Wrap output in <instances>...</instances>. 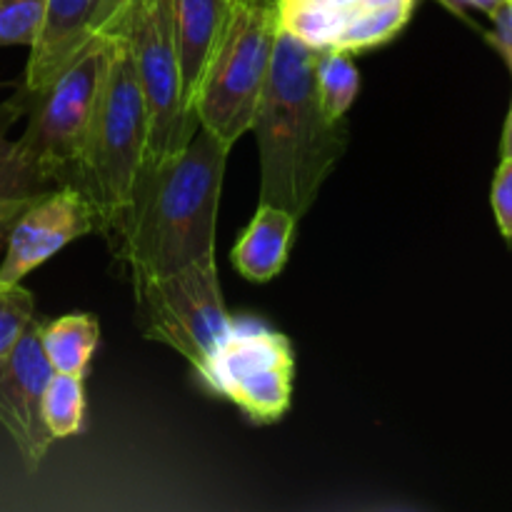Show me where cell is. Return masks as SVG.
I'll return each instance as SVG.
<instances>
[{"label":"cell","mask_w":512,"mask_h":512,"mask_svg":"<svg viewBox=\"0 0 512 512\" xmlns=\"http://www.w3.org/2000/svg\"><path fill=\"white\" fill-rule=\"evenodd\" d=\"M143 335L183 355L195 373L210 363L233 328L215 258L135 283Z\"/></svg>","instance_id":"obj_6"},{"label":"cell","mask_w":512,"mask_h":512,"mask_svg":"<svg viewBox=\"0 0 512 512\" xmlns=\"http://www.w3.org/2000/svg\"><path fill=\"white\" fill-rule=\"evenodd\" d=\"M503 158H512V108L508 115V123H505V133H503Z\"/></svg>","instance_id":"obj_25"},{"label":"cell","mask_w":512,"mask_h":512,"mask_svg":"<svg viewBox=\"0 0 512 512\" xmlns=\"http://www.w3.org/2000/svg\"><path fill=\"white\" fill-rule=\"evenodd\" d=\"M490 18H493V30L488 33V40L498 48L512 73V0L500 5Z\"/></svg>","instance_id":"obj_23"},{"label":"cell","mask_w":512,"mask_h":512,"mask_svg":"<svg viewBox=\"0 0 512 512\" xmlns=\"http://www.w3.org/2000/svg\"><path fill=\"white\" fill-rule=\"evenodd\" d=\"M443 3L453 10L473 8V10H480V13L493 15L495 10H498L503 3H508V0H443Z\"/></svg>","instance_id":"obj_24"},{"label":"cell","mask_w":512,"mask_h":512,"mask_svg":"<svg viewBox=\"0 0 512 512\" xmlns=\"http://www.w3.org/2000/svg\"><path fill=\"white\" fill-rule=\"evenodd\" d=\"M45 15V0H0V48L33 45Z\"/></svg>","instance_id":"obj_20"},{"label":"cell","mask_w":512,"mask_h":512,"mask_svg":"<svg viewBox=\"0 0 512 512\" xmlns=\"http://www.w3.org/2000/svg\"><path fill=\"white\" fill-rule=\"evenodd\" d=\"M315 85H318V100L323 105L325 115L333 120H343L360 90V73L350 53L318 50Z\"/></svg>","instance_id":"obj_17"},{"label":"cell","mask_w":512,"mask_h":512,"mask_svg":"<svg viewBox=\"0 0 512 512\" xmlns=\"http://www.w3.org/2000/svg\"><path fill=\"white\" fill-rule=\"evenodd\" d=\"M53 368L40 343V323L33 320L0 368V425L18 448L30 473L40 468L55 438L45 428L43 393Z\"/></svg>","instance_id":"obj_11"},{"label":"cell","mask_w":512,"mask_h":512,"mask_svg":"<svg viewBox=\"0 0 512 512\" xmlns=\"http://www.w3.org/2000/svg\"><path fill=\"white\" fill-rule=\"evenodd\" d=\"M100 0H45V15L25 65V95L48 88L60 70L93 38V20Z\"/></svg>","instance_id":"obj_12"},{"label":"cell","mask_w":512,"mask_h":512,"mask_svg":"<svg viewBox=\"0 0 512 512\" xmlns=\"http://www.w3.org/2000/svg\"><path fill=\"white\" fill-rule=\"evenodd\" d=\"M140 0H100L93 20V38H123Z\"/></svg>","instance_id":"obj_21"},{"label":"cell","mask_w":512,"mask_h":512,"mask_svg":"<svg viewBox=\"0 0 512 512\" xmlns=\"http://www.w3.org/2000/svg\"><path fill=\"white\" fill-rule=\"evenodd\" d=\"M293 345L253 318H233L228 338L198 373L213 395L238 405L253 423H278L293 400Z\"/></svg>","instance_id":"obj_8"},{"label":"cell","mask_w":512,"mask_h":512,"mask_svg":"<svg viewBox=\"0 0 512 512\" xmlns=\"http://www.w3.org/2000/svg\"><path fill=\"white\" fill-rule=\"evenodd\" d=\"M318 50L278 25L273 63L253 120L260 153V203L303 218L343 158L348 125L325 115L315 85Z\"/></svg>","instance_id":"obj_2"},{"label":"cell","mask_w":512,"mask_h":512,"mask_svg":"<svg viewBox=\"0 0 512 512\" xmlns=\"http://www.w3.org/2000/svg\"><path fill=\"white\" fill-rule=\"evenodd\" d=\"M418 0H278V25L313 50L363 53L393 40Z\"/></svg>","instance_id":"obj_9"},{"label":"cell","mask_w":512,"mask_h":512,"mask_svg":"<svg viewBox=\"0 0 512 512\" xmlns=\"http://www.w3.org/2000/svg\"><path fill=\"white\" fill-rule=\"evenodd\" d=\"M148 115L128 40H115L113 58L90 120L75 188L98 215V233L108 235L128 205L145 163Z\"/></svg>","instance_id":"obj_3"},{"label":"cell","mask_w":512,"mask_h":512,"mask_svg":"<svg viewBox=\"0 0 512 512\" xmlns=\"http://www.w3.org/2000/svg\"><path fill=\"white\" fill-rule=\"evenodd\" d=\"M298 218L278 205L258 203L253 220L230 250V263L250 283H268L285 268Z\"/></svg>","instance_id":"obj_15"},{"label":"cell","mask_w":512,"mask_h":512,"mask_svg":"<svg viewBox=\"0 0 512 512\" xmlns=\"http://www.w3.org/2000/svg\"><path fill=\"white\" fill-rule=\"evenodd\" d=\"M278 38V8L233 5L195 95L200 128L233 148L253 128Z\"/></svg>","instance_id":"obj_4"},{"label":"cell","mask_w":512,"mask_h":512,"mask_svg":"<svg viewBox=\"0 0 512 512\" xmlns=\"http://www.w3.org/2000/svg\"><path fill=\"white\" fill-rule=\"evenodd\" d=\"M98 233V215L75 185H58L20 213L10 228L0 263V285L23 283L28 273L73 240Z\"/></svg>","instance_id":"obj_10"},{"label":"cell","mask_w":512,"mask_h":512,"mask_svg":"<svg viewBox=\"0 0 512 512\" xmlns=\"http://www.w3.org/2000/svg\"><path fill=\"white\" fill-rule=\"evenodd\" d=\"M493 210L503 238L512 245V158H503L493 180Z\"/></svg>","instance_id":"obj_22"},{"label":"cell","mask_w":512,"mask_h":512,"mask_svg":"<svg viewBox=\"0 0 512 512\" xmlns=\"http://www.w3.org/2000/svg\"><path fill=\"white\" fill-rule=\"evenodd\" d=\"M43 420L55 440L73 438L85 420L83 378L65 373L50 375L43 393Z\"/></svg>","instance_id":"obj_18"},{"label":"cell","mask_w":512,"mask_h":512,"mask_svg":"<svg viewBox=\"0 0 512 512\" xmlns=\"http://www.w3.org/2000/svg\"><path fill=\"white\" fill-rule=\"evenodd\" d=\"M230 10H233L230 0H175V35H178L185 113L195 115V95L223 38Z\"/></svg>","instance_id":"obj_13"},{"label":"cell","mask_w":512,"mask_h":512,"mask_svg":"<svg viewBox=\"0 0 512 512\" xmlns=\"http://www.w3.org/2000/svg\"><path fill=\"white\" fill-rule=\"evenodd\" d=\"M20 115H25V103L20 95L0 105V253L20 213L45 193L58 188L35 168L33 160L18 145V138H8V128Z\"/></svg>","instance_id":"obj_14"},{"label":"cell","mask_w":512,"mask_h":512,"mask_svg":"<svg viewBox=\"0 0 512 512\" xmlns=\"http://www.w3.org/2000/svg\"><path fill=\"white\" fill-rule=\"evenodd\" d=\"M123 38L133 55L148 115L145 163L170 158L180 153L200 128L198 118L183 108L175 0H140Z\"/></svg>","instance_id":"obj_7"},{"label":"cell","mask_w":512,"mask_h":512,"mask_svg":"<svg viewBox=\"0 0 512 512\" xmlns=\"http://www.w3.org/2000/svg\"><path fill=\"white\" fill-rule=\"evenodd\" d=\"M118 38H90L58 78L38 95L18 93L25 103V125L18 145L35 168L55 185H75L90 120Z\"/></svg>","instance_id":"obj_5"},{"label":"cell","mask_w":512,"mask_h":512,"mask_svg":"<svg viewBox=\"0 0 512 512\" xmlns=\"http://www.w3.org/2000/svg\"><path fill=\"white\" fill-rule=\"evenodd\" d=\"M228 153V145L198 128L180 153L143 163L128 205L105 235L133 285L215 258Z\"/></svg>","instance_id":"obj_1"},{"label":"cell","mask_w":512,"mask_h":512,"mask_svg":"<svg viewBox=\"0 0 512 512\" xmlns=\"http://www.w3.org/2000/svg\"><path fill=\"white\" fill-rule=\"evenodd\" d=\"M35 320V300L23 285H0V368L8 363L15 345Z\"/></svg>","instance_id":"obj_19"},{"label":"cell","mask_w":512,"mask_h":512,"mask_svg":"<svg viewBox=\"0 0 512 512\" xmlns=\"http://www.w3.org/2000/svg\"><path fill=\"white\" fill-rule=\"evenodd\" d=\"M100 340V325L93 315L70 313L53 323H40V343L53 373L85 378Z\"/></svg>","instance_id":"obj_16"}]
</instances>
